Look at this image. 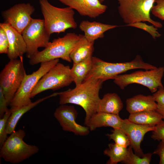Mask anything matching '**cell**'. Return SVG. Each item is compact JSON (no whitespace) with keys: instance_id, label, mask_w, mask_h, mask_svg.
Segmentation results:
<instances>
[{"instance_id":"obj_34","label":"cell","mask_w":164,"mask_h":164,"mask_svg":"<svg viewBox=\"0 0 164 164\" xmlns=\"http://www.w3.org/2000/svg\"><path fill=\"white\" fill-rule=\"evenodd\" d=\"M8 105L2 88L0 87V118H2L5 113L9 111Z\"/></svg>"},{"instance_id":"obj_8","label":"cell","mask_w":164,"mask_h":164,"mask_svg":"<svg viewBox=\"0 0 164 164\" xmlns=\"http://www.w3.org/2000/svg\"><path fill=\"white\" fill-rule=\"evenodd\" d=\"M164 73V67L145 71H136L130 74L118 75L114 77V82L121 89L128 85L137 84L149 88L151 93L156 92L159 87L164 88L162 79Z\"/></svg>"},{"instance_id":"obj_15","label":"cell","mask_w":164,"mask_h":164,"mask_svg":"<svg viewBox=\"0 0 164 164\" xmlns=\"http://www.w3.org/2000/svg\"><path fill=\"white\" fill-rule=\"evenodd\" d=\"M62 3L77 11L83 16L95 18L106 11L107 7L99 0H58Z\"/></svg>"},{"instance_id":"obj_5","label":"cell","mask_w":164,"mask_h":164,"mask_svg":"<svg viewBox=\"0 0 164 164\" xmlns=\"http://www.w3.org/2000/svg\"><path fill=\"white\" fill-rule=\"evenodd\" d=\"M26 135L21 129L12 133L1 147L0 157L6 162L17 164L37 153L39 149L37 146L28 144L23 140Z\"/></svg>"},{"instance_id":"obj_1","label":"cell","mask_w":164,"mask_h":164,"mask_svg":"<svg viewBox=\"0 0 164 164\" xmlns=\"http://www.w3.org/2000/svg\"><path fill=\"white\" fill-rule=\"evenodd\" d=\"M104 81L102 80L91 78L73 89L58 92L60 105L72 104L80 106L85 111L86 125L91 116L97 112L100 98L99 93Z\"/></svg>"},{"instance_id":"obj_21","label":"cell","mask_w":164,"mask_h":164,"mask_svg":"<svg viewBox=\"0 0 164 164\" xmlns=\"http://www.w3.org/2000/svg\"><path fill=\"white\" fill-rule=\"evenodd\" d=\"M128 119L133 123L150 127L164 125L162 115L156 110L145 111L130 114Z\"/></svg>"},{"instance_id":"obj_24","label":"cell","mask_w":164,"mask_h":164,"mask_svg":"<svg viewBox=\"0 0 164 164\" xmlns=\"http://www.w3.org/2000/svg\"><path fill=\"white\" fill-rule=\"evenodd\" d=\"M92 58L73 63L70 71L73 82L76 86L83 83L88 74L92 67Z\"/></svg>"},{"instance_id":"obj_11","label":"cell","mask_w":164,"mask_h":164,"mask_svg":"<svg viewBox=\"0 0 164 164\" xmlns=\"http://www.w3.org/2000/svg\"><path fill=\"white\" fill-rule=\"evenodd\" d=\"M22 34L26 45V56L29 59L37 53L39 48H45L50 43V35L46 30L44 19L32 18Z\"/></svg>"},{"instance_id":"obj_33","label":"cell","mask_w":164,"mask_h":164,"mask_svg":"<svg viewBox=\"0 0 164 164\" xmlns=\"http://www.w3.org/2000/svg\"><path fill=\"white\" fill-rule=\"evenodd\" d=\"M152 138L154 140H164V125H157L152 131Z\"/></svg>"},{"instance_id":"obj_30","label":"cell","mask_w":164,"mask_h":164,"mask_svg":"<svg viewBox=\"0 0 164 164\" xmlns=\"http://www.w3.org/2000/svg\"><path fill=\"white\" fill-rule=\"evenodd\" d=\"M11 112L10 109L6 112L3 117L0 118V146L3 145L7 137L6 125L10 116Z\"/></svg>"},{"instance_id":"obj_4","label":"cell","mask_w":164,"mask_h":164,"mask_svg":"<svg viewBox=\"0 0 164 164\" xmlns=\"http://www.w3.org/2000/svg\"><path fill=\"white\" fill-rule=\"evenodd\" d=\"M81 36V34L69 32L63 37L54 39L43 50L39 51L30 59V64L34 65L59 58L71 62L70 54L80 41Z\"/></svg>"},{"instance_id":"obj_13","label":"cell","mask_w":164,"mask_h":164,"mask_svg":"<svg viewBox=\"0 0 164 164\" xmlns=\"http://www.w3.org/2000/svg\"><path fill=\"white\" fill-rule=\"evenodd\" d=\"M78 113L75 107L72 105H60L55 110L54 116L62 129L71 132L76 135L85 136L89 133L87 126H82L76 122Z\"/></svg>"},{"instance_id":"obj_25","label":"cell","mask_w":164,"mask_h":164,"mask_svg":"<svg viewBox=\"0 0 164 164\" xmlns=\"http://www.w3.org/2000/svg\"><path fill=\"white\" fill-rule=\"evenodd\" d=\"M108 147L104 151V154L110 158L107 164H117L124 160L127 153V148L120 146L115 143L109 144Z\"/></svg>"},{"instance_id":"obj_18","label":"cell","mask_w":164,"mask_h":164,"mask_svg":"<svg viewBox=\"0 0 164 164\" xmlns=\"http://www.w3.org/2000/svg\"><path fill=\"white\" fill-rule=\"evenodd\" d=\"M118 26L87 20L83 21L79 26L80 29L84 32L85 37L91 42H94L95 40L103 38L105 32Z\"/></svg>"},{"instance_id":"obj_19","label":"cell","mask_w":164,"mask_h":164,"mask_svg":"<svg viewBox=\"0 0 164 164\" xmlns=\"http://www.w3.org/2000/svg\"><path fill=\"white\" fill-rule=\"evenodd\" d=\"M126 109L132 114L145 111L156 110L157 103L153 95L138 94L126 101Z\"/></svg>"},{"instance_id":"obj_6","label":"cell","mask_w":164,"mask_h":164,"mask_svg":"<svg viewBox=\"0 0 164 164\" xmlns=\"http://www.w3.org/2000/svg\"><path fill=\"white\" fill-rule=\"evenodd\" d=\"M119 14L127 24L136 22H148L159 28L162 26L161 22L152 20L150 14L155 0H117Z\"/></svg>"},{"instance_id":"obj_16","label":"cell","mask_w":164,"mask_h":164,"mask_svg":"<svg viewBox=\"0 0 164 164\" xmlns=\"http://www.w3.org/2000/svg\"><path fill=\"white\" fill-rule=\"evenodd\" d=\"M0 27L5 31L8 38V58L11 60L17 59L18 57H23V54L26 53L27 47L22 34L8 23H0Z\"/></svg>"},{"instance_id":"obj_31","label":"cell","mask_w":164,"mask_h":164,"mask_svg":"<svg viewBox=\"0 0 164 164\" xmlns=\"http://www.w3.org/2000/svg\"><path fill=\"white\" fill-rule=\"evenodd\" d=\"M151 13L155 16L164 21V0H155Z\"/></svg>"},{"instance_id":"obj_36","label":"cell","mask_w":164,"mask_h":164,"mask_svg":"<svg viewBox=\"0 0 164 164\" xmlns=\"http://www.w3.org/2000/svg\"><path fill=\"white\" fill-rule=\"evenodd\" d=\"M99 1L101 3H102L104 1V0H99Z\"/></svg>"},{"instance_id":"obj_20","label":"cell","mask_w":164,"mask_h":164,"mask_svg":"<svg viewBox=\"0 0 164 164\" xmlns=\"http://www.w3.org/2000/svg\"><path fill=\"white\" fill-rule=\"evenodd\" d=\"M57 95H58L57 92L55 93L39 99L29 104L19 107L10 108V109L11 114L6 125L8 134H11L15 131V128L18 122L25 114L45 100Z\"/></svg>"},{"instance_id":"obj_26","label":"cell","mask_w":164,"mask_h":164,"mask_svg":"<svg viewBox=\"0 0 164 164\" xmlns=\"http://www.w3.org/2000/svg\"><path fill=\"white\" fill-rule=\"evenodd\" d=\"M130 145L127 148V153L124 160L121 162L126 164H149L153 153H149L141 157L134 153Z\"/></svg>"},{"instance_id":"obj_23","label":"cell","mask_w":164,"mask_h":164,"mask_svg":"<svg viewBox=\"0 0 164 164\" xmlns=\"http://www.w3.org/2000/svg\"><path fill=\"white\" fill-rule=\"evenodd\" d=\"M94 43L88 41L84 35H82L80 41L70 54L73 63L91 58L94 49Z\"/></svg>"},{"instance_id":"obj_14","label":"cell","mask_w":164,"mask_h":164,"mask_svg":"<svg viewBox=\"0 0 164 164\" xmlns=\"http://www.w3.org/2000/svg\"><path fill=\"white\" fill-rule=\"evenodd\" d=\"M126 134L130 141V145L133 149L135 154L143 157L144 154L141 147V143L146 133L154 131L155 127L141 125L133 123L128 119L123 120L120 128Z\"/></svg>"},{"instance_id":"obj_10","label":"cell","mask_w":164,"mask_h":164,"mask_svg":"<svg viewBox=\"0 0 164 164\" xmlns=\"http://www.w3.org/2000/svg\"><path fill=\"white\" fill-rule=\"evenodd\" d=\"M59 59L42 62L39 68L32 74H26L19 88L9 105L11 108L19 107L27 105L32 102V92L42 77L51 68L59 62Z\"/></svg>"},{"instance_id":"obj_35","label":"cell","mask_w":164,"mask_h":164,"mask_svg":"<svg viewBox=\"0 0 164 164\" xmlns=\"http://www.w3.org/2000/svg\"><path fill=\"white\" fill-rule=\"evenodd\" d=\"M152 153L156 154L159 156V164H164V140L160 141L156 149Z\"/></svg>"},{"instance_id":"obj_12","label":"cell","mask_w":164,"mask_h":164,"mask_svg":"<svg viewBox=\"0 0 164 164\" xmlns=\"http://www.w3.org/2000/svg\"><path fill=\"white\" fill-rule=\"evenodd\" d=\"M35 10L34 6L29 3H19L3 11L2 15L5 22L22 34L31 21V15Z\"/></svg>"},{"instance_id":"obj_2","label":"cell","mask_w":164,"mask_h":164,"mask_svg":"<svg viewBox=\"0 0 164 164\" xmlns=\"http://www.w3.org/2000/svg\"><path fill=\"white\" fill-rule=\"evenodd\" d=\"M92 60L91 69L84 81L93 78L100 79L104 81L113 79L116 76L132 69H142L149 70L157 68L144 62L139 55H137L132 61L124 63L108 62L93 56Z\"/></svg>"},{"instance_id":"obj_17","label":"cell","mask_w":164,"mask_h":164,"mask_svg":"<svg viewBox=\"0 0 164 164\" xmlns=\"http://www.w3.org/2000/svg\"><path fill=\"white\" fill-rule=\"evenodd\" d=\"M119 115L102 112H97L91 117L86 125L91 131L101 127L120 128L123 121Z\"/></svg>"},{"instance_id":"obj_9","label":"cell","mask_w":164,"mask_h":164,"mask_svg":"<svg viewBox=\"0 0 164 164\" xmlns=\"http://www.w3.org/2000/svg\"><path fill=\"white\" fill-rule=\"evenodd\" d=\"M70 69L69 66L58 63L39 80L32 92L31 98L47 90L56 91L69 85L73 82Z\"/></svg>"},{"instance_id":"obj_3","label":"cell","mask_w":164,"mask_h":164,"mask_svg":"<svg viewBox=\"0 0 164 164\" xmlns=\"http://www.w3.org/2000/svg\"><path fill=\"white\" fill-rule=\"evenodd\" d=\"M39 2L44 18L45 29L50 35L77 28L73 9L68 6L63 8L55 6L48 0H39Z\"/></svg>"},{"instance_id":"obj_22","label":"cell","mask_w":164,"mask_h":164,"mask_svg":"<svg viewBox=\"0 0 164 164\" xmlns=\"http://www.w3.org/2000/svg\"><path fill=\"white\" fill-rule=\"evenodd\" d=\"M123 108L122 102L117 94L108 93L101 99L98 105L97 112L119 115Z\"/></svg>"},{"instance_id":"obj_7","label":"cell","mask_w":164,"mask_h":164,"mask_svg":"<svg viewBox=\"0 0 164 164\" xmlns=\"http://www.w3.org/2000/svg\"><path fill=\"white\" fill-rule=\"evenodd\" d=\"M11 60L0 73V87L9 105L26 74L23 57Z\"/></svg>"},{"instance_id":"obj_27","label":"cell","mask_w":164,"mask_h":164,"mask_svg":"<svg viewBox=\"0 0 164 164\" xmlns=\"http://www.w3.org/2000/svg\"><path fill=\"white\" fill-rule=\"evenodd\" d=\"M106 135L114 143L123 147L127 148L130 145V141L128 137L125 132L121 128H114L111 130V133Z\"/></svg>"},{"instance_id":"obj_32","label":"cell","mask_w":164,"mask_h":164,"mask_svg":"<svg viewBox=\"0 0 164 164\" xmlns=\"http://www.w3.org/2000/svg\"><path fill=\"white\" fill-rule=\"evenodd\" d=\"M9 42L6 34L4 29L0 27V53L7 54Z\"/></svg>"},{"instance_id":"obj_28","label":"cell","mask_w":164,"mask_h":164,"mask_svg":"<svg viewBox=\"0 0 164 164\" xmlns=\"http://www.w3.org/2000/svg\"><path fill=\"white\" fill-rule=\"evenodd\" d=\"M126 26L137 28L143 30L149 33L154 39L159 38L161 34L157 31L158 28L153 25H149L142 22H136L131 24H127Z\"/></svg>"},{"instance_id":"obj_29","label":"cell","mask_w":164,"mask_h":164,"mask_svg":"<svg viewBox=\"0 0 164 164\" xmlns=\"http://www.w3.org/2000/svg\"><path fill=\"white\" fill-rule=\"evenodd\" d=\"M152 95L157 103L156 111L162 115L164 121V87H159Z\"/></svg>"}]
</instances>
